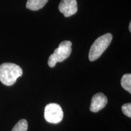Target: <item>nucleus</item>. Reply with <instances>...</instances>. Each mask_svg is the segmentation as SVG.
I'll use <instances>...</instances> for the list:
<instances>
[{"instance_id":"f03ea898","label":"nucleus","mask_w":131,"mask_h":131,"mask_svg":"<svg viewBox=\"0 0 131 131\" xmlns=\"http://www.w3.org/2000/svg\"><path fill=\"white\" fill-rule=\"evenodd\" d=\"M112 40V35L109 33L98 37L92 44L90 49L89 53L90 61H94L100 58L110 45Z\"/></svg>"},{"instance_id":"39448f33","label":"nucleus","mask_w":131,"mask_h":131,"mask_svg":"<svg viewBox=\"0 0 131 131\" xmlns=\"http://www.w3.org/2000/svg\"><path fill=\"white\" fill-rule=\"evenodd\" d=\"M58 9L65 17L73 15L78 10L77 0H61L59 4Z\"/></svg>"},{"instance_id":"6e6552de","label":"nucleus","mask_w":131,"mask_h":131,"mask_svg":"<svg viewBox=\"0 0 131 131\" xmlns=\"http://www.w3.org/2000/svg\"><path fill=\"white\" fill-rule=\"evenodd\" d=\"M121 85L122 88L131 93V74L130 73H126L124 75L121 80Z\"/></svg>"},{"instance_id":"20e7f679","label":"nucleus","mask_w":131,"mask_h":131,"mask_svg":"<svg viewBox=\"0 0 131 131\" xmlns=\"http://www.w3.org/2000/svg\"><path fill=\"white\" fill-rule=\"evenodd\" d=\"M63 111L61 106L57 103H50L46 106L45 118L50 123L57 124L63 118Z\"/></svg>"},{"instance_id":"423d86ee","label":"nucleus","mask_w":131,"mask_h":131,"mask_svg":"<svg viewBox=\"0 0 131 131\" xmlns=\"http://www.w3.org/2000/svg\"><path fill=\"white\" fill-rule=\"evenodd\" d=\"M107 103V98L102 93H98L93 96L90 106V111L92 112H98L102 110Z\"/></svg>"},{"instance_id":"0eeeda50","label":"nucleus","mask_w":131,"mask_h":131,"mask_svg":"<svg viewBox=\"0 0 131 131\" xmlns=\"http://www.w3.org/2000/svg\"><path fill=\"white\" fill-rule=\"evenodd\" d=\"M48 0H27L26 7L31 10H38L44 7Z\"/></svg>"},{"instance_id":"9d476101","label":"nucleus","mask_w":131,"mask_h":131,"mask_svg":"<svg viewBox=\"0 0 131 131\" xmlns=\"http://www.w3.org/2000/svg\"><path fill=\"white\" fill-rule=\"evenodd\" d=\"M122 112L123 114L129 118L131 117V103H126L122 106Z\"/></svg>"},{"instance_id":"9b49d317","label":"nucleus","mask_w":131,"mask_h":131,"mask_svg":"<svg viewBox=\"0 0 131 131\" xmlns=\"http://www.w3.org/2000/svg\"><path fill=\"white\" fill-rule=\"evenodd\" d=\"M129 31H130V32H131V23H130V24H129Z\"/></svg>"},{"instance_id":"f257e3e1","label":"nucleus","mask_w":131,"mask_h":131,"mask_svg":"<svg viewBox=\"0 0 131 131\" xmlns=\"http://www.w3.org/2000/svg\"><path fill=\"white\" fill-rule=\"evenodd\" d=\"M23 75L20 66L14 63H4L0 65V81L6 86H12Z\"/></svg>"},{"instance_id":"1a4fd4ad","label":"nucleus","mask_w":131,"mask_h":131,"mask_svg":"<svg viewBox=\"0 0 131 131\" xmlns=\"http://www.w3.org/2000/svg\"><path fill=\"white\" fill-rule=\"evenodd\" d=\"M28 129V123L24 119L19 120L13 127L12 131H27Z\"/></svg>"},{"instance_id":"7ed1b4c3","label":"nucleus","mask_w":131,"mask_h":131,"mask_svg":"<svg viewBox=\"0 0 131 131\" xmlns=\"http://www.w3.org/2000/svg\"><path fill=\"white\" fill-rule=\"evenodd\" d=\"M72 42L69 41H64L60 44L58 48L55 49L53 54L49 57L48 65L53 68L58 62H62L70 56L72 52Z\"/></svg>"}]
</instances>
